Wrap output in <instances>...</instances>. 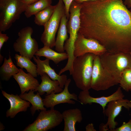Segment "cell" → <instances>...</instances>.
I'll return each instance as SVG.
<instances>
[{
	"label": "cell",
	"mask_w": 131,
	"mask_h": 131,
	"mask_svg": "<svg viewBox=\"0 0 131 131\" xmlns=\"http://www.w3.org/2000/svg\"><path fill=\"white\" fill-rule=\"evenodd\" d=\"M18 73L13 76L19 85L21 94L30 90H34L39 85L38 80L31 74L25 73L21 68Z\"/></svg>",
	"instance_id": "cell-16"
},
{
	"label": "cell",
	"mask_w": 131,
	"mask_h": 131,
	"mask_svg": "<svg viewBox=\"0 0 131 131\" xmlns=\"http://www.w3.org/2000/svg\"><path fill=\"white\" fill-rule=\"evenodd\" d=\"M63 120L62 113L54 108L41 111L34 122L23 131H47L59 125Z\"/></svg>",
	"instance_id": "cell-7"
},
{
	"label": "cell",
	"mask_w": 131,
	"mask_h": 131,
	"mask_svg": "<svg viewBox=\"0 0 131 131\" xmlns=\"http://www.w3.org/2000/svg\"><path fill=\"white\" fill-rule=\"evenodd\" d=\"M5 129L4 126L2 123L0 122V131L3 130Z\"/></svg>",
	"instance_id": "cell-34"
},
{
	"label": "cell",
	"mask_w": 131,
	"mask_h": 131,
	"mask_svg": "<svg viewBox=\"0 0 131 131\" xmlns=\"http://www.w3.org/2000/svg\"><path fill=\"white\" fill-rule=\"evenodd\" d=\"M119 83L120 87L126 91H131V68L126 69L123 71Z\"/></svg>",
	"instance_id": "cell-26"
},
{
	"label": "cell",
	"mask_w": 131,
	"mask_h": 131,
	"mask_svg": "<svg viewBox=\"0 0 131 131\" xmlns=\"http://www.w3.org/2000/svg\"><path fill=\"white\" fill-rule=\"evenodd\" d=\"M86 131H96V130L94 129L93 124L92 123L88 124L85 127Z\"/></svg>",
	"instance_id": "cell-30"
},
{
	"label": "cell",
	"mask_w": 131,
	"mask_h": 131,
	"mask_svg": "<svg viewBox=\"0 0 131 131\" xmlns=\"http://www.w3.org/2000/svg\"><path fill=\"white\" fill-rule=\"evenodd\" d=\"M68 20L66 15L62 17L61 20L55 46L56 51L58 52H65L64 49L65 42L69 38L67 29V24Z\"/></svg>",
	"instance_id": "cell-19"
},
{
	"label": "cell",
	"mask_w": 131,
	"mask_h": 131,
	"mask_svg": "<svg viewBox=\"0 0 131 131\" xmlns=\"http://www.w3.org/2000/svg\"><path fill=\"white\" fill-rule=\"evenodd\" d=\"M65 6L66 15L68 20L70 17V14L69 9L70 6L73 1L74 0H62Z\"/></svg>",
	"instance_id": "cell-28"
},
{
	"label": "cell",
	"mask_w": 131,
	"mask_h": 131,
	"mask_svg": "<svg viewBox=\"0 0 131 131\" xmlns=\"http://www.w3.org/2000/svg\"><path fill=\"white\" fill-rule=\"evenodd\" d=\"M95 55L88 53L75 57L72 75L77 87L82 90L90 89L93 59Z\"/></svg>",
	"instance_id": "cell-3"
},
{
	"label": "cell",
	"mask_w": 131,
	"mask_h": 131,
	"mask_svg": "<svg viewBox=\"0 0 131 131\" xmlns=\"http://www.w3.org/2000/svg\"><path fill=\"white\" fill-rule=\"evenodd\" d=\"M35 55L39 57H44L52 61L56 64L60 62L68 59V56L66 52L60 53L55 51L49 47L44 46L39 49L35 53Z\"/></svg>",
	"instance_id": "cell-21"
},
{
	"label": "cell",
	"mask_w": 131,
	"mask_h": 131,
	"mask_svg": "<svg viewBox=\"0 0 131 131\" xmlns=\"http://www.w3.org/2000/svg\"><path fill=\"white\" fill-rule=\"evenodd\" d=\"M3 95L9 101L10 104V108L6 112L7 117L14 118L18 113L26 111L30 106V103L22 99L16 94H9L5 91L2 90Z\"/></svg>",
	"instance_id": "cell-15"
},
{
	"label": "cell",
	"mask_w": 131,
	"mask_h": 131,
	"mask_svg": "<svg viewBox=\"0 0 131 131\" xmlns=\"http://www.w3.org/2000/svg\"><path fill=\"white\" fill-rule=\"evenodd\" d=\"M9 55V58H4L3 65L0 67V75L1 79L8 81L12 76L19 72V69L17 68L13 63L11 56Z\"/></svg>",
	"instance_id": "cell-22"
},
{
	"label": "cell",
	"mask_w": 131,
	"mask_h": 131,
	"mask_svg": "<svg viewBox=\"0 0 131 131\" xmlns=\"http://www.w3.org/2000/svg\"><path fill=\"white\" fill-rule=\"evenodd\" d=\"M27 5L24 0H0V32L9 29Z\"/></svg>",
	"instance_id": "cell-5"
},
{
	"label": "cell",
	"mask_w": 131,
	"mask_h": 131,
	"mask_svg": "<svg viewBox=\"0 0 131 131\" xmlns=\"http://www.w3.org/2000/svg\"><path fill=\"white\" fill-rule=\"evenodd\" d=\"M121 88L120 87H119L115 92L109 96L97 98L91 96L89 90H82L80 92L78 98L80 102L82 105L91 104L92 103L99 104L102 106L103 112L109 102L123 99L124 96Z\"/></svg>",
	"instance_id": "cell-13"
},
{
	"label": "cell",
	"mask_w": 131,
	"mask_h": 131,
	"mask_svg": "<svg viewBox=\"0 0 131 131\" xmlns=\"http://www.w3.org/2000/svg\"><path fill=\"white\" fill-rule=\"evenodd\" d=\"M112 131H131V119L127 123L123 122L121 126Z\"/></svg>",
	"instance_id": "cell-27"
},
{
	"label": "cell",
	"mask_w": 131,
	"mask_h": 131,
	"mask_svg": "<svg viewBox=\"0 0 131 131\" xmlns=\"http://www.w3.org/2000/svg\"><path fill=\"white\" fill-rule=\"evenodd\" d=\"M71 81L70 79H67L65 85L64 89L62 92L55 94V92L53 91L50 94L45 96L43 99L44 106L47 108L53 109L55 106L61 103L74 104L75 101L71 99L80 102L77 95L74 93H71L68 91V86Z\"/></svg>",
	"instance_id": "cell-11"
},
{
	"label": "cell",
	"mask_w": 131,
	"mask_h": 131,
	"mask_svg": "<svg viewBox=\"0 0 131 131\" xmlns=\"http://www.w3.org/2000/svg\"><path fill=\"white\" fill-rule=\"evenodd\" d=\"M99 56L103 67L119 83L123 71L126 69L131 68L130 53L106 51Z\"/></svg>",
	"instance_id": "cell-4"
},
{
	"label": "cell",
	"mask_w": 131,
	"mask_h": 131,
	"mask_svg": "<svg viewBox=\"0 0 131 131\" xmlns=\"http://www.w3.org/2000/svg\"><path fill=\"white\" fill-rule=\"evenodd\" d=\"M41 82L34 90L37 91L40 95H42L45 92L46 95L51 94L53 91L56 93H60L63 91V88L59 86L58 81L51 80L47 74L44 73L41 75Z\"/></svg>",
	"instance_id": "cell-18"
},
{
	"label": "cell",
	"mask_w": 131,
	"mask_h": 131,
	"mask_svg": "<svg viewBox=\"0 0 131 131\" xmlns=\"http://www.w3.org/2000/svg\"><path fill=\"white\" fill-rule=\"evenodd\" d=\"M106 51L104 46L97 40L86 38L78 33L74 44V55L75 57L88 53L100 56Z\"/></svg>",
	"instance_id": "cell-10"
},
{
	"label": "cell",
	"mask_w": 131,
	"mask_h": 131,
	"mask_svg": "<svg viewBox=\"0 0 131 131\" xmlns=\"http://www.w3.org/2000/svg\"><path fill=\"white\" fill-rule=\"evenodd\" d=\"M9 38V37L7 36L6 34L3 33L2 32H0V51L4 42H6Z\"/></svg>",
	"instance_id": "cell-29"
},
{
	"label": "cell",
	"mask_w": 131,
	"mask_h": 131,
	"mask_svg": "<svg viewBox=\"0 0 131 131\" xmlns=\"http://www.w3.org/2000/svg\"><path fill=\"white\" fill-rule=\"evenodd\" d=\"M81 6V3L74 0L69 8L70 16L67 24V32L69 34V37L65 41L64 46V50L67 54L68 58L66 66L61 69L63 72L68 71L70 73H71L72 71L73 64L75 58L74 55V44L78 37L80 27Z\"/></svg>",
	"instance_id": "cell-2"
},
{
	"label": "cell",
	"mask_w": 131,
	"mask_h": 131,
	"mask_svg": "<svg viewBox=\"0 0 131 131\" xmlns=\"http://www.w3.org/2000/svg\"><path fill=\"white\" fill-rule=\"evenodd\" d=\"M3 57L0 54V64H1L3 60Z\"/></svg>",
	"instance_id": "cell-35"
},
{
	"label": "cell",
	"mask_w": 131,
	"mask_h": 131,
	"mask_svg": "<svg viewBox=\"0 0 131 131\" xmlns=\"http://www.w3.org/2000/svg\"><path fill=\"white\" fill-rule=\"evenodd\" d=\"M39 0H24V2L27 5L32 4Z\"/></svg>",
	"instance_id": "cell-32"
},
{
	"label": "cell",
	"mask_w": 131,
	"mask_h": 131,
	"mask_svg": "<svg viewBox=\"0 0 131 131\" xmlns=\"http://www.w3.org/2000/svg\"><path fill=\"white\" fill-rule=\"evenodd\" d=\"M129 108H131V101H129L127 102Z\"/></svg>",
	"instance_id": "cell-36"
},
{
	"label": "cell",
	"mask_w": 131,
	"mask_h": 131,
	"mask_svg": "<svg viewBox=\"0 0 131 131\" xmlns=\"http://www.w3.org/2000/svg\"><path fill=\"white\" fill-rule=\"evenodd\" d=\"M123 3L127 8H131V0H124Z\"/></svg>",
	"instance_id": "cell-31"
},
{
	"label": "cell",
	"mask_w": 131,
	"mask_h": 131,
	"mask_svg": "<svg viewBox=\"0 0 131 131\" xmlns=\"http://www.w3.org/2000/svg\"><path fill=\"white\" fill-rule=\"evenodd\" d=\"M129 10L130 12L131 15V8H130V9Z\"/></svg>",
	"instance_id": "cell-37"
},
{
	"label": "cell",
	"mask_w": 131,
	"mask_h": 131,
	"mask_svg": "<svg viewBox=\"0 0 131 131\" xmlns=\"http://www.w3.org/2000/svg\"><path fill=\"white\" fill-rule=\"evenodd\" d=\"M56 5H51L35 15L34 22L39 26H44L49 20L53 15Z\"/></svg>",
	"instance_id": "cell-25"
},
{
	"label": "cell",
	"mask_w": 131,
	"mask_h": 131,
	"mask_svg": "<svg viewBox=\"0 0 131 131\" xmlns=\"http://www.w3.org/2000/svg\"><path fill=\"white\" fill-rule=\"evenodd\" d=\"M81 4L78 33L97 40L108 52H131V15L123 0Z\"/></svg>",
	"instance_id": "cell-1"
},
{
	"label": "cell",
	"mask_w": 131,
	"mask_h": 131,
	"mask_svg": "<svg viewBox=\"0 0 131 131\" xmlns=\"http://www.w3.org/2000/svg\"><path fill=\"white\" fill-rule=\"evenodd\" d=\"M129 100L122 99L112 101L108 103L107 108L103 112L108 118L107 123L102 127L103 131H106L109 129V131H112L115 129L118 123L115 121V119L120 113L123 107L129 110L130 108L127 104Z\"/></svg>",
	"instance_id": "cell-12"
},
{
	"label": "cell",
	"mask_w": 131,
	"mask_h": 131,
	"mask_svg": "<svg viewBox=\"0 0 131 131\" xmlns=\"http://www.w3.org/2000/svg\"><path fill=\"white\" fill-rule=\"evenodd\" d=\"M118 83L103 67L99 56L95 55L93 63L91 88L97 91L105 90Z\"/></svg>",
	"instance_id": "cell-9"
},
{
	"label": "cell",
	"mask_w": 131,
	"mask_h": 131,
	"mask_svg": "<svg viewBox=\"0 0 131 131\" xmlns=\"http://www.w3.org/2000/svg\"><path fill=\"white\" fill-rule=\"evenodd\" d=\"M62 114L64 122L63 131H76V123H81L83 119L81 110L78 108L69 109L64 111Z\"/></svg>",
	"instance_id": "cell-17"
},
{
	"label": "cell",
	"mask_w": 131,
	"mask_h": 131,
	"mask_svg": "<svg viewBox=\"0 0 131 131\" xmlns=\"http://www.w3.org/2000/svg\"><path fill=\"white\" fill-rule=\"evenodd\" d=\"M34 61L37 64V75H41L44 73L47 74L52 80L58 81L60 87L63 88L67 80L65 74L59 75L57 74L54 70L49 65L50 60L46 58L44 60H41L38 56H34Z\"/></svg>",
	"instance_id": "cell-14"
},
{
	"label": "cell",
	"mask_w": 131,
	"mask_h": 131,
	"mask_svg": "<svg viewBox=\"0 0 131 131\" xmlns=\"http://www.w3.org/2000/svg\"><path fill=\"white\" fill-rule=\"evenodd\" d=\"M14 58L16 61L17 66L22 69L25 68L27 72L34 77H37V65L34 64L30 59L17 54H15Z\"/></svg>",
	"instance_id": "cell-23"
},
{
	"label": "cell",
	"mask_w": 131,
	"mask_h": 131,
	"mask_svg": "<svg viewBox=\"0 0 131 131\" xmlns=\"http://www.w3.org/2000/svg\"><path fill=\"white\" fill-rule=\"evenodd\" d=\"M34 90H30L27 93H25L19 95L22 98L29 102L32 104L30 110L32 115L37 110H46L44 105L43 99L38 92L35 94L34 93Z\"/></svg>",
	"instance_id": "cell-20"
},
{
	"label": "cell",
	"mask_w": 131,
	"mask_h": 131,
	"mask_svg": "<svg viewBox=\"0 0 131 131\" xmlns=\"http://www.w3.org/2000/svg\"><path fill=\"white\" fill-rule=\"evenodd\" d=\"M65 15L66 12L64 4L62 0H58L51 17L43 26L44 31L41 40L44 46L51 48L55 46L56 34L58 29L61 19Z\"/></svg>",
	"instance_id": "cell-6"
},
{
	"label": "cell",
	"mask_w": 131,
	"mask_h": 131,
	"mask_svg": "<svg viewBox=\"0 0 131 131\" xmlns=\"http://www.w3.org/2000/svg\"><path fill=\"white\" fill-rule=\"evenodd\" d=\"M52 3V0H39L32 4L28 5L25 14L26 17H30L51 5Z\"/></svg>",
	"instance_id": "cell-24"
},
{
	"label": "cell",
	"mask_w": 131,
	"mask_h": 131,
	"mask_svg": "<svg viewBox=\"0 0 131 131\" xmlns=\"http://www.w3.org/2000/svg\"><path fill=\"white\" fill-rule=\"evenodd\" d=\"M96 0H74L76 2L80 3H81L82 2L88 1H94Z\"/></svg>",
	"instance_id": "cell-33"
},
{
	"label": "cell",
	"mask_w": 131,
	"mask_h": 131,
	"mask_svg": "<svg viewBox=\"0 0 131 131\" xmlns=\"http://www.w3.org/2000/svg\"><path fill=\"white\" fill-rule=\"evenodd\" d=\"M33 32V28L30 26L22 28L18 32V37L13 44V48L16 52L30 60L39 49L37 41L31 37Z\"/></svg>",
	"instance_id": "cell-8"
},
{
	"label": "cell",
	"mask_w": 131,
	"mask_h": 131,
	"mask_svg": "<svg viewBox=\"0 0 131 131\" xmlns=\"http://www.w3.org/2000/svg\"><path fill=\"white\" fill-rule=\"evenodd\" d=\"M130 53V54H131V52Z\"/></svg>",
	"instance_id": "cell-38"
}]
</instances>
